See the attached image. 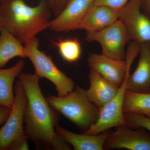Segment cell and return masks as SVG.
I'll return each instance as SVG.
<instances>
[{
	"label": "cell",
	"instance_id": "15",
	"mask_svg": "<svg viewBox=\"0 0 150 150\" xmlns=\"http://www.w3.org/2000/svg\"><path fill=\"white\" fill-rule=\"evenodd\" d=\"M89 80L90 85L88 89L86 90L87 95L99 109L115 97L120 88L91 69Z\"/></svg>",
	"mask_w": 150,
	"mask_h": 150
},
{
	"label": "cell",
	"instance_id": "12",
	"mask_svg": "<svg viewBox=\"0 0 150 150\" xmlns=\"http://www.w3.org/2000/svg\"><path fill=\"white\" fill-rule=\"evenodd\" d=\"M139 54V62L136 69L126 78V90L150 93V42L140 45Z\"/></svg>",
	"mask_w": 150,
	"mask_h": 150
},
{
	"label": "cell",
	"instance_id": "20",
	"mask_svg": "<svg viewBox=\"0 0 150 150\" xmlns=\"http://www.w3.org/2000/svg\"><path fill=\"white\" fill-rule=\"evenodd\" d=\"M127 125L135 129H144L150 133V117L137 113L124 112Z\"/></svg>",
	"mask_w": 150,
	"mask_h": 150
},
{
	"label": "cell",
	"instance_id": "19",
	"mask_svg": "<svg viewBox=\"0 0 150 150\" xmlns=\"http://www.w3.org/2000/svg\"><path fill=\"white\" fill-rule=\"evenodd\" d=\"M55 45L60 56L66 62L75 63L80 59L81 45L77 38L61 39L55 42Z\"/></svg>",
	"mask_w": 150,
	"mask_h": 150
},
{
	"label": "cell",
	"instance_id": "27",
	"mask_svg": "<svg viewBox=\"0 0 150 150\" xmlns=\"http://www.w3.org/2000/svg\"><path fill=\"white\" fill-rule=\"evenodd\" d=\"M2 27L1 24V21H0V28Z\"/></svg>",
	"mask_w": 150,
	"mask_h": 150
},
{
	"label": "cell",
	"instance_id": "10",
	"mask_svg": "<svg viewBox=\"0 0 150 150\" xmlns=\"http://www.w3.org/2000/svg\"><path fill=\"white\" fill-rule=\"evenodd\" d=\"M88 64L90 69L118 88L121 87L130 74L131 68L127 66L125 60H116L103 54H90Z\"/></svg>",
	"mask_w": 150,
	"mask_h": 150
},
{
	"label": "cell",
	"instance_id": "16",
	"mask_svg": "<svg viewBox=\"0 0 150 150\" xmlns=\"http://www.w3.org/2000/svg\"><path fill=\"white\" fill-rule=\"evenodd\" d=\"M24 67V62L20 60L10 68L0 69V105L12 108L15 99L14 83Z\"/></svg>",
	"mask_w": 150,
	"mask_h": 150
},
{
	"label": "cell",
	"instance_id": "11",
	"mask_svg": "<svg viewBox=\"0 0 150 150\" xmlns=\"http://www.w3.org/2000/svg\"><path fill=\"white\" fill-rule=\"evenodd\" d=\"M95 0H68L62 11L51 20L48 29L55 32L76 30Z\"/></svg>",
	"mask_w": 150,
	"mask_h": 150
},
{
	"label": "cell",
	"instance_id": "8",
	"mask_svg": "<svg viewBox=\"0 0 150 150\" xmlns=\"http://www.w3.org/2000/svg\"><path fill=\"white\" fill-rule=\"evenodd\" d=\"M125 81L115 97L99 109L96 121L85 131L84 134L97 135L112 128L127 125L123 111Z\"/></svg>",
	"mask_w": 150,
	"mask_h": 150
},
{
	"label": "cell",
	"instance_id": "5",
	"mask_svg": "<svg viewBox=\"0 0 150 150\" xmlns=\"http://www.w3.org/2000/svg\"><path fill=\"white\" fill-rule=\"evenodd\" d=\"M14 91L13 105L7 119L0 128V150H11L18 140L26 135L23 125L27 98L19 79L14 87Z\"/></svg>",
	"mask_w": 150,
	"mask_h": 150
},
{
	"label": "cell",
	"instance_id": "26",
	"mask_svg": "<svg viewBox=\"0 0 150 150\" xmlns=\"http://www.w3.org/2000/svg\"><path fill=\"white\" fill-rule=\"evenodd\" d=\"M11 1V0H0V4L5 2L8 1ZM48 1L49 2V4H50L52 10H53V7H54V1L55 0H48Z\"/></svg>",
	"mask_w": 150,
	"mask_h": 150
},
{
	"label": "cell",
	"instance_id": "7",
	"mask_svg": "<svg viewBox=\"0 0 150 150\" xmlns=\"http://www.w3.org/2000/svg\"><path fill=\"white\" fill-rule=\"evenodd\" d=\"M119 19L131 42L139 45L150 42V19L142 11L141 0H129L120 11Z\"/></svg>",
	"mask_w": 150,
	"mask_h": 150
},
{
	"label": "cell",
	"instance_id": "1",
	"mask_svg": "<svg viewBox=\"0 0 150 150\" xmlns=\"http://www.w3.org/2000/svg\"><path fill=\"white\" fill-rule=\"evenodd\" d=\"M18 78L27 98L24 114L26 136L36 144H43L55 150L71 149V146L56 132L59 115L50 106L41 92L40 78L35 73H21Z\"/></svg>",
	"mask_w": 150,
	"mask_h": 150
},
{
	"label": "cell",
	"instance_id": "21",
	"mask_svg": "<svg viewBox=\"0 0 150 150\" xmlns=\"http://www.w3.org/2000/svg\"><path fill=\"white\" fill-rule=\"evenodd\" d=\"M129 0H95L93 5L105 6L120 10Z\"/></svg>",
	"mask_w": 150,
	"mask_h": 150
},
{
	"label": "cell",
	"instance_id": "17",
	"mask_svg": "<svg viewBox=\"0 0 150 150\" xmlns=\"http://www.w3.org/2000/svg\"><path fill=\"white\" fill-rule=\"evenodd\" d=\"M16 57L27 58L24 44L5 28H0V69Z\"/></svg>",
	"mask_w": 150,
	"mask_h": 150
},
{
	"label": "cell",
	"instance_id": "14",
	"mask_svg": "<svg viewBox=\"0 0 150 150\" xmlns=\"http://www.w3.org/2000/svg\"><path fill=\"white\" fill-rule=\"evenodd\" d=\"M56 131L75 150H104L105 144L111 133L108 130L97 135L76 134L59 125L56 126Z\"/></svg>",
	"mask_w": 150,
	"mask_h": 150
},
{
	"label": "cell",
	"instance_id": "4",
	"mask_svg": "<svg viewBox=\"0 0 150 150\" xmlns=\"http://www.w3.org/2000/svg\"><path fill=\"white\" fill-rule=\"evenodd\" d=\"M24 45L27 58L32 63L35 74L54 84L58 96H64L74 90L76 87L74 81L56 67L51 56L39 49V41L36 37Z\"/></svg>",
	"mask_w": 150,
	"mask_h": 150
},
{
	"label": "cell",
	"instance_id": "18",
	"mask_svg": "<svg viewBox=\"0 0 150 150\" xmlns=\"http://www.w3.org/2000/svg\"><path fill=\"white\" fill-rule=\"evenodd\" d=\"M123 111L150 117V93L134 92L126 90Z\"/></svg>",
	"mask_w": 150,
	"mask_h": 150
},
{
	"label": "cell",
	"instance_id": "24",
	"mask_svg": "<svg viewBox=\"0 0 150 150\" xmlns=\"http://www.w3.org/2000/svg\"><path fill=\"white\" fill-rule=\"evenodd\" d=\"M11 108L0 105V125L4 124L7 119Z\"/></svg>",
	"mask_w": 150,
	"mask_h": 150
},
{
	"label": "cell",
	"instance_id": "6",
	"mask_svg": "<svg viewBox=\"0 0 150 150\" xmlns=\"http://www.w3.org/2000/svg\"><path fill=\"white\" fill-rule=\"evenodd\" d=\"M86 41L99 43L102 54L118 60L126 58V47L131 41L125 26L118 19L103 29L93 32H86Z\"/></svg>",
	"mask_w": 150,
	"mask_h": 150
},
{
	"label": "cell",
	"instance_id": "22",
	"mask_svg": "<svg viewBox=\"0 0 150 150\" xmlns=\"http://www.w3.org/2000/svg\"><path fill=\"white\" fill-rule=\"evenodd\" d=\"M29 138L26 135L18 140L14 145L11 150H28L29 149L28 145Z\"/></svg>",
	"mask_w": 150,
	"mask_h": 150
},
{
	"label": "cell",
	"instance_id": "13",
	"mask_svg": "<svg viewBox=\"0 0 150 150\" xmlns=\"http://www.w3.org/2000/svg\"><path fill=\"white\" fill-rule=\"evenodd\" d=\"M120 10L105 6L93 5L82 20L76 30L86 32L98 31L119 19Z\"/></svg>",
	"mask_w": 150,
	"mask_h": 150
},
{
	"label": "cell",
	"instance_id": "25",
	"mask_svg": "<svg viewBox=\"0 0 150 150\" xmlns=\"http://www.w3.org/2000/svg\"><path fill=\"white\" fill-rule=\"evenodd\" d=\"M142 11L150 19V0H141Z\"/></svg>",
	"mask_w": 150,
	"mask_h": 150
},
{
	"label": "cell",
	"instance_id": "9",
	"mask_svg": "<svg viewBox=\"0 0 150 150\" xmlns=\"http://www.w3.org/2000/svg\"><path fill=\"white\" fill-rule=\"evenodd\" d=\"M115 128L106 140L104 149L150 150V133L146 130L134 129L127 125Z\"/></svg>",
	"mask_w": 150,
	"mask_h": 150
},
{
	"label": "cell",
	"instance_id": "2",
	"mask_svg": "<svg viewBox=\"0 0 150 150\" xmlns=\"http://www.w3.org/2000/svg\"><path fill=\"white\" fill-rule=\"evenodd\" d=\"M51 10L48 0H42L35 6L23 0H11L0 4V21L2 27L24 44L49 28Z\"/></svg>",
	"mask_w": 150,
	"mask_h": 150
},
{
	"label": "cell",
	"instance_id": "3",
	"mask_svg": "<svg viewBox=\"0 0 150 150\" xmlns=\"http://www.w3.org/2000/svg\"><path fill=\"white\" fill-rule=\"evenodd\" d=\"M46 99L54 110L85 131L98 117L99 108L89 99L86 90L79 86L64 96L50 95Z\"/></svg>",
	"mask_w": 150,
	"mask_h": 150
},
{
	"label": "cell",
	"instance_id": "23",
	"mask_svg": "<svg viewBox=\"0 0 150 150\" xmlns=\"http://www.w3.org/2000/svg\"><path fill=\"white\" fill-rule=\"evenodd\" d=\"M68 0H55L53 11L55 16H57L64 8Z\"/></svg>",
	"mask_w": 150,
	"mask_h": 150
}]
</instances>
